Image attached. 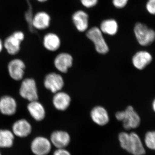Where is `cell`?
Instances as JSON below:
<instances>
[{"mask_svg": "<svg viewBox=\"0 0 155 155\" xmlns=\"http://www.w3.org/2000/svg\"><path fill=\"white\" fill-rule=\"evenodd\" d=\"M134 32L137 42L141 46H149L155 41V30L145 23L137 22L134 27Z\"/></svg>", "mask_w": 155, "mask_h": 155, "instance_id": "1", "label": "cell"}, {"mask_svg": "<svg viewBox=\"0 0 155 155\" xmlns=\"http://www.w3.org/2000/svg\"><path fill=\"white\" fill-rule=\"evenodd\" d=\"M86 36L94 43L98 53L104 54L108 52L109 47L100 28L97 27H92L87 31Z\"/></svg>", "mask_w": 155, "mask_h": 155, "instance_id": "2", "label": "cell"}, {"mask_svg": "<svg viewBox=\"0 0 155 155\" xmlns=\"http://www.w3.org/2000/svg\"><path fill=\"white\" fill-rule=\"evenodd\" d=\"M25 38L24 34L22 31H14L5 39L4 42V48L11 55L17 54L21 48V43Z\"/></svg>", "mask_w": 155, "mask_h": 155, "instance_id": "3", "label": "cell"}, {"mask_svg": "<svg viewBox=\"0 0 155 155\" xmlns=\"http://www.w3.org/2000/svg\"><path fill=\"white\" fill-rule=\"evenodd\" d=\"M19 94L22 98L29 102L38 99L36 81L32 78H26L22 81L19 88Z\"/></svg>", "mask_w": 155, "mask_h": 155, "instance_id": "4", "label": "cell"}, {"mask_svg": "<svg viewBox=\"0 0 155 155\" xmlns=\"http://www.w3.org/2000/svg\"><path fill=\"white\" fill-rule=\"evenodd\" d=\"M52 146L50 139L45 137L38 136L31 141L30 149L34 155H48L51 151Z\"/></svg>", "mask_w": 155, "mask_h": 155, "instance_id": "5", "label": "cell"}, {"mask_svg": "<svg viewBox=\"0 0 155 155\" xmlns=\"http://www.w3.org/2000/svg\"><path fill=\"white\" fill-rule=\"evenodd\" d=\"M124 111V116L122 122L124 129L128 130L138 127L141 123V119L133 107L128 106Z\"/></svg>", "mask_w": 155, "mask_h": 155, "instance_id": "6", "label": "cell"}, {"mask_svg": "<svg viewBox=\"0 0 155 155\" xmlns=\"http://www.w3.org/2000/svg\"><path fill=\"white\" fill-rule=\"evenodd\" d=\"M64 79L61 75L54 72L46 75L44 81L45 87L54 94L61 91L64 87Z\"/></svg>", "mask_w": 155, "mask_h": 155, "instance_id": "7", "label": "cell"}, {"mask_svg": "<svg viewBox=\"0 0 155 155\" xmlns=\"http://www.w3.org/2000/svg\"><path fill=\"white\" fill-rule=\"evenodd\" d=\"M8 71L10 77L16 81L22 80L25 74V65L22 60L15 59L9 62Z\"/></svg>", "mask_w": 155, "mask_h": 155, "instance_id": "8", "label": "cell"}, {"mask_svg": "<svg viewBox=\"0 0 155 155\" xmlns=\"http://www.w3.org/2000/svg\"><path fill=\"white\" fill-rule=\"evenodd\" d=\"M51 144L57 149L66 148L70 144L71 136L67 131L58 130L53 131L49 139Z\"/></svg>", "mask_w": 155, "mask_h": 155, "instance_id": "9", "label": "cell"}, {"mask_svg": "<svg viewBox=\"0 0 155 155\" xmlns=\"http://www.w3.org/2000/svg\"><path fill=\"white\" fill-rule=\"evenodd\" d=\"M153 56L147 51H140L134 54L132 58L134 67L137 69L142 70L152 62Z\"/></svg>", "mask_w": 155, "mask_h": 155, "instance_id": "10", "label": "cell"}, {"mask_svg": "<svg viewBox=\"0 0 155 155\" xmlns=\"http://www.w3.org/2000/svg\"><path fill=\"white\" fill-rule=\"evenodd\" d=\"M12 131L15 136L25 138L32 132V126L28 120L23 119H19L13 124Z\"/></svg>", "mask_w": 155, "mask_h": 155, "instance_id": "11", "label": "cell"}, {"mask_svg": "<svg viewBox=\"0 0 155 155\" xmlns=\"http://www.w3.org/2000/svg\"><path fill=\"white\" fill-rule=\"evenodd\" d=\"M17 104L16 100L10 96H4L0 99V112L5 116H11L16 114Z\"/></svg>", "mask_w": 155, "mask_h": 155, "instance_id": "12", "label": "cell"}, {"mask_svg": "<svg viewBox=\"0 0 155 155\" xmlns=\"http://www.w3.org/2000/svg\"><path fill=\"white\" fill-rule=\"evenodd\" d=\"M91 117L92 121L99 126H104L110 121L107 111L101 106H97L92 110Z\"/></svg>", "mask_w": 155, "mask_h": 155, "instance_id": "13", "label": "cell"}, {"mask_svg": "<svg viewBox=\"0 0 155 155\" xmlns=\"http://www.w3.org/2000/svg\"><path fill=\"white\" fill-rule=\"evenodd\" d=\"M27 108L30 116L37 122L42 121L45 117L46 111L44 107L38 100L29 102Z\"/></svg>", "mask_w": 155, "mask_h": 155, "instance_id": "14", "label": "cell"}, {"mask_svg": "<svg viewBox=\"0 0 155 155\" xmlns=\"http://www.w3.org/2000/svg\"><path fill=\"white\" fill-rule=\"evenodd\" d=\"M73 58L68 53H63L59 54L54 61V64L58 71L63 73H66L68 69L72 67Z\"/></svg>", "mask_w": 155, "mask_h": 155, "instance_id": "15", "label": "cell"}, {"mask_svg": "<svg viewBox=\"0 0 155 155\" xmlns=\"http://www.w3.org/2000/svg\"><path fill=\"white\" fill-rule=\"evenodd\" d=\"M130 134V143L128 153L133 155H143L146 151L139 136L135 132Z\"/></svg>", "mask_w": 155, "mask_h": 155, "instance_id": "16", "label": "cell"}, {"mask_svg": "<svg viewBox=\"0 0 155 155\" xmlns=\"http://www.w3.org/2000/svg\"><path fill=\"white\" fill-rule=\"evenodd\" d=\"M71 100L67 93L60 91L55 94L53 98V104L58 110H66L70 105Z\"/></svg>", "mask_w": 155, "mask_h": 155, "instance_id": "17", "label": "cell"}, {"mask_svg": "<svg viewBox=\"0 0 155 155\" xmlns=\"http://www.w3.org/2000/svg\"><path fill=\"white\" fill-rule=\"evenodd\" d=\"M51 17L48 13L40 11L35 14L33 20V26L35 30H45L49 27Z\"/></svg>", "mask_w": 155, "mask_h": 155, "instance_id": "18", "label": "cell"}, {"mask_svg": "<svg viewBox=\"0 0 155 155\" xmlns=\"http://www.w3.org/2000/svg\"><path fill=\"white\" fill-rule=\"evenodd\" d=\"M72 20L78 31L84 32L88 27V15L82 11L75 12L72 16Z\"/></svg>", "mask_w": 155, "mask_h": 155, "instance_id": "19", "label": "cell"}, {"mask_svg": "<svg viewBox=\"0 0 155 155\" xmlns=\"http://www.w3.org/2000/svg\"><path fill=\"white\" fill-rule=\"evenodd\" d=\"M61 44L60 38L56 34L48 33L44 37V46L46 49L50 51H55L58 50Z\"/></svg>", "mask_w": 155, "mask_h": 155, "instance_id": "20", "label": "cell"}, {"mask_svg": "<svg viewBox=\"0 0 155 155\" xmlns=\"http://www.w3.org/2000/svg\"><path fill=\"white\" fill-rule=\"evenodd\" d=\"M15 135L12 130L0 129V148H10L14 144Z\"/></svg>", "mask_w": 155, "mask_h": 155, "instance_id": "21", "label": "cell"}, {"mask_svg": "<svg viewBox=\"0 0 155 155\" xmlns=\"http://www.w3.org/2000/svg\"><path fill=\"white\" fill-rule=\"evenodd\" d=\"M100 29L103 33L110 35H115L118 31V23L114 19H106L101 23Z\"/></svg>", "mask_w": 155, "mask_h": 155, "instance_id": "22", "label": "cell"}, {"mask_svg": "<svg viewBox=\"0 0 155 155\" xmlns=\"http://www.w3.org/2000/svg\"><path fill=\"white\" fill-rule=\"evenodd\" d=\"M27 3V9L25 11V19L28 25V28L30 32L35 33L37 31L34 28L33 26V20L34 15L33 13V8L32 5L31 4L29 0H25Z\"/></svg>", "mask_w": 155, "mask_h": 155, "instance_id": "23", "label": "cell"}, {"mask_svg": "<svg viewBox=\"0 0 155 155\" xmlns=\"http://www.w3.org/2000/svg\"><path fill=\"white\" fill-rule=\"evenodd\" d=\"M130 139V134L126 132H121L118 135V140L120 147L127 152L129 150Z\"/></svg>", "mask_w": 155, "mask_h": 155, "instance_id": "24", "label": "cell"}, {"mask_svg": "<svg viewBox=\"0 0 155 155\" xmlns=\"http://www.w3.org/2000/svg\"><path fill=\"white\" fill-rule=\"evenodd\" d=\"M144 142L148 148L155 150V131H148L146 134Z\"/></svg>", "mask_w": 155, "mask_h": 155, "instance_id": "25", "label": "cell"}, {"mask_svg": "<svg viewBox=\"0 0 155 155\" xmlns=\"http://www.w3.org/2000/svg\"><path fill=\"white\" fill-rule=\"evenodd\" d=\"M146 11L150 15L155 16V0H147L145 5Z\"/></svg>", "mask_w": 155, "mask_h": 155, "instance_id": "26", "label": "cell"}, {"mask_svg": "<svg viewBox=\"0 0 155 155\" xmlns=\"http://www.w3.org/2000/svg\"><path fill=\"white\" fill-rule=\"evenodd\" d=\"M129 0H113V5L117 8H124L127 5Z\"/></svg>", "mask_w": 155, "mask_h": 155, "instance_id": "27", "label": "cell"}, {"mask_svg": "<svg viewBox=\"0 0 155 155\" xmlns=\"http://www.w3.org/2000/svg\"><path fill=\"white\" fill-rule=\"evenodd\" d=\"M98 0H81V4L87 8L94 7L97 4Z\"/></svg>", "mask_w": 155, "mask_h": 155, "instance_id": "28", "label": "cell"}, {"mask_svg": "<svg viewBox=\"0 0 155 155\" xmlns=\"http://www.w3.org/2000/svg\"><path fill=\"white\" fill-rule=\"evenodd\" d=\"M53 155H72L66 148L57 149L53 153Z\"/></svg>", "mask_w": 155, "mask_h": 155, "instance_id": "29", "label": "cell"}, {"mask_svg": "<svg viewBox=\"0 0 155 155\" xmlns=\"http://www.w3.org/2000/svg\"><path fill=\"white\" fill-rule=\"evenodd\" d=\"M124 111H119L116 113V119L118 121H121L122 122V119H123V116H124Z\"/></svg>", "mask_w": 155, "mask_h": 155, "instance_id": "30", "label": "cell"}, {"mask_svg": "<svg viewBox=\"0 0 155 155\" xmlns=\"http://www.w3.org/2000/svg\"><path fill=\"white\" fill-rule=\"evenodd\" d=\"M3 48H4V44H3L2 41L0 38V53L2 52V51Z\"/></svg>", "mask_w": 155, "mask_h": 155, "instance_id": "31", "label": "cell"}, {"mask_svg": "<svg viewBox=\"0 0 155 155\" xmlns=\"http://www.w3.org/2000/svg\"><path fill=\"white\" fill-rule=\"evenodd\" d=\"M152 108L153 110L155 113V98L153 100L152 103Z\"/></svg>", "mask_w": 155, "mask_h": 155, "instance_id": "32", "label": "cell"}, {"mask_svg": "<svg viewBox=\"0 0 155 155\" xmlns=\"http://www.w3.org/2000/svg\"><path fill=\"white\" fill-rule=\"evenodd\" d=\"M37 1H38V2H45L47 1L48 0H37Z\"/></svg>", "mask_w": 155, "mask_h": 155, "instance_id": "33", "label": "cell"}, {"mask_svg": "<svg viewBox=\"0 0 155 155\" xmlns=\"http://www.w3.org/2000/svg\"><path fill=\"white\" fill-rule=\"evenodd\" d=\"M0 155H2V153H1V151H0Z\"/></svg>", "mask_w": 155, "mask_h": 155, "instance_id": "34", "label": "cell"}]
</instances>
